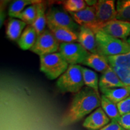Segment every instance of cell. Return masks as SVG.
<instances>
[{"label":"cell","instance_id":"6da1fadb","mask_svg":"<svg viewBox=\"0 0 130 130\" xmlns=\"http://www.w3.org/2000/svg\"><path fill=\"white\" fill-rule=\"evenodd\" d=\"M101 105L100 93L93 89L84 87L75 94L69 109L61 122L62 126L77 122Z\"/></svg>","mask_w":130,"mask_h":130},{"label":"cell","instance_id":"e0dca14e","mask_svg":"<svg viewBox=\"0 0 130 130\" xmlns=\"http://www.w3.org/2000/svg\"><path fill=\"white\" fill-rule=\"evenodd\" d=\"M37 36L35 29L31 25H28L18 40V44L22 50H30L35 45Z\"/></svg>","mask_w":130,"mask_h":130},{"label":"cell","instance_id":"30bf717a","mask_svg":"<svg viewBox=\"0 0 130 130\" xmlns=\"http://www.w3.org/2000/svg\"><path fill=\"white\" fill-rule=\"evenodd\" d=\"M101 30L116 38L124 40L130 36V22L116 19L105 24Z\"/></svg>","mask_w":130,"mask_h":130},{"label":"cell","instance_id":"9a60e30c","mask_svg":"<svg viewBox=\"0 0 130 130\" xmlns=\"http://www.w3.org/2000/svg\"><path fill=\"white\" fill-rule=\"evenodd\" d=\"M83 65L89 66L101 73L105 72L110 67L106 57L99 54H90Z\"/></svg>","mask_w":130,"mask_h":130},{"label":"cell","instance_id":"83f0119b","mask_svg":"<svg viewBox=\"0 0 130 130\" xmlns=\"http://www.w3.org/2000/svg\"><path fill=\"white\" fill-rule=\"evenodd\" d=\"M118 110L119 111L120 115H126L130 113V96L117 104Z\"/></svg>","mask_w":130,"mask_h":130},{"label":"cell","instance_id":"d6986e66","mask_svg":"<svg viewBox=\"0 0 130 130\" xmlns=\"http://www.w3.org/2000/svg\"><path fill=\"white\" fill-rule=\"evenodd\" d=\"M103 95L106 96L114 103L118 104L130 96V86L107 89L102 91Z\"/></svg>","mask_w":130,"mask_h":130},{"label":"cell","instance_id":"5b68a950","mask_svg":"<svg viewBox=\"0 0 130 130\" xmlns=\"http://www.w3.org/2000/svg\"><path fill=\"white\" fill-rule=\"evenodd\" d=\"M58 51L69 65L83 64L90 54L80 43L77 42L60 43Z\"/></svg>","mask_w":130,"mask_h":130},{"label":"cell","instance_id":"3957f363","mask_svg":"<svg viewBox=\"0 0 130 130\" xmlns=\"http://www.w3.org/2000/svg\"><path fill=\"white\" fill-rule=\"evenodd\" d=\"M56 86L63 93H78L84 86L81 66L69 65L66 72L57 80Z\"/></svg>","mask_w":130,"mask_h":130},{"label":"cell","instance_id":"9c48e42d","mask_svg":"<svg viewBox=\"0 0 130 130\" xmlns=\"http://www.w3.org/2000/svg\"><path fill=\"white\" fill-rule=\"evenodd\" d=\"M73 19L80 27H85L96 32L100 31L98 25L94 7L87 6L85 9L76 13H69Z\"/></svg>","mask_w":130,"mask_h":130},{"label":"cell","instance_id":"8992f818","mask_svg":"<svg viewBox=\"0 0 130 130\" xmlns=\"http://www.w3.org/2000/svg\"><path fill=\"white\" fill-rule=\"evenodd\" d=\"M60 43L50 30H46L37 37L35 45L30 51L38 56H43L59 51Z\"/></svg>","mask_w":130,"mask_h":130},{"label":"cell","instance_id":"5bb4252c","mask_svg":"<svg viewBox=\"0 0 130 130\" xmlns=\"http://www.w3.org/2000/svg\"><path fill=\"white\" fill-rule=\"evenodd\" d=\"M122 87H125L124 84L121 82L111 67L102 73L99 81V88L101 92L107 89Z\"/></svg>","mask_w":130,"mask_h":130},{"label":"cell","instance_id":"f1b7e54d","mask_svg":"<svg viewBox=\"0 0 130 130\" xmlns=\"http://www.w3.org/2000/svg\"><path fill=\"white\" fill-rule=\"evenodd\" d=\"M118 123L124 129L126 130H130V113L121 116L119 119Z\"/></svg>","mask_w":130,"mask_h":130},{"label":"cell","instance_id":"44dd1931","mask_svg":"<svg viewBox=\"0 0 130 130\" xmlns=\"http://www.w3.org/2000/svg\"><path fill=\"white\" fill-rule=\"evenodd\" d=\"M83 78L86 87L93 89L99 93V81L98 75L95 71L88 68L81 66Z\"/></svg>","mask_w":130,"mask_h":130},{"label":"cell","instance_id":"4fadbf2b","mask_svg":"<svg viewBox=\"0 0 130 130\" xmlns=\"http://www.w3.org/2000/svg\"><path fill=\"white\" fill-rule=\"evenodd\" d=\"M47 27L60 43L77 42L78 40V32L49 23H47Z\"/></svg>","mask_w":130,"mask_h":130},{"label":"cell","instance_id":"d4e9b609","mask_svg":"<svg viewBox=\"0 0 130 130\" xmlns=\"http://www.w3.org/2000/svg\"><path fill=\"white\" fill-rule=\"evenodd\" d=\"M127 41L130 44V37L128 39ZM107 61L110 65L122 66L130 68V51L127 53L118 55L116 56L105 57Z\"/></svg>","mask_w":130,"mask_h":130},{"label":"cell","instance_id":"277c9868","mask_svg":"<svg viewBox=\"0 0 130 130\" xmlns=\"http://www.w3.org/2000/svg\"><path fill=\"white\" fill-rule=\"evenodd\" d=\"M69 64L59 52L40 57V70L48 79L58 78L66 72Z\"/></svg>","mask_w":130,"mask_h":130},{"label":"cell","instance_id":"2e32d148","mask_svg":"<svg viewBox=\"0 0 130 130\" xmlns=\"http://www.w3.org/2000/svg\"><path fill=\"white\" fill-rule=\"evenodd\" d=\"M27 24L19 19L11 18L6 27V35L11 40L19 39Z\"/></svg>","mask_w":130,"mask_h":130},{"label":"cell","instance_id":"52a82bcc","mask_svg":"<svg viewBox=\"0 0 130 130\" xmlns=\"http://www.w3.org/2000/svg\"><path fill=\"white\" fill-rule=\"evenodd\" d=\"M47 23L58 27H63L78 32L80 26L75 22L70 14L59 7H50L46 12Z\"/></svg>","mask_w":130,"mask_h":130},{"label":"cell","instance_id":"7a4b0ae2","mask_svg":"<svg viewBox=\"0 0 130 130\" xmlns=\"http://www.w3.org/2000/svg\"><path fill=\"white\" fill-rule=\"evenodd\" d=\"M98 54L104 57L116 56L128 53L130 44L127 40L111 36L101 30L95 32Z\"/></svg>","mask_w":130,"mask_h":130},{"label":"cell","instance_id":"8fae6325","mask_svg":"<svg viewBox=\"0 0 130 130\" xmlns=\"http://www.w3.org/2000/svg\"><path fill=\"white\" fill-rule=\"evenodd\" d=\"M110 121L102 107H98L86 118L83 126L88 130H100L108 124Z\"/></svg>","mask_w":130,"mask_h":130},{"label":"cell","instance_id":"7402d4cb","mask_svg":"<svg viewBox=\"0 0 130 130\" xmlns=\"http://www.w3.org/2000/svg\"><path fill=\"white\" fill-rule=\"evenodd\" d=\"M40 2V1L35 0H16L13 1L10 5L8 13L10 17L17 18V16L21 13L25 7H28L31 5L36 4Z\"/></svg>","mask_w":130,"mask_h":130},{"label":"cell","instance_id":"7c38bea8","mask_svg":"<svg viewBox=\"0 0 130 130\" xmlns=\"http://www.w3.org/2000/svg\"><path fill=\"white\" fill-rule=\"evenodd\" d=\"M78 42L90 54H98L95 33L91 29L80 27Z\"/></svg>","mask_w":130,"mask_h":130},{"label":"cell","instance_id":"f546056e","mask_svg":"<svg viewBox=\"0 0 130 130\" xmlns=\"http://www.w3.org/2000/svg\"><path fill=\"white\" fill-rule=\"evenodd\" d=\"M100 130H126L118 122L111 121L106 126L103 127Z\"/></svg>","mask_w":130,"mask_h":130},{"label":"cell","instance_id":"603a6c76","mask_svg":"<svg viewBox=\"0 0 130 130\" xmlns=\"http://www.w3.org/2000/svg\"><path fill=\"white\" fill-rule=\"evenodd\" d=\"M116 19L130 22V0H119L116 3Z\"/></svg>","mask_w":130,"mask_h":130},{"label":"cell","instance_id":"cb8c5ba5","mask_svg":"<svg viewBox=\"0 0 130 130\" xmlns=\"http://www.w3.org/2000/svg\"><path fill=\"white\" fill-rule=\"evenodd\" d=\"M37 4L29 6L17 16L16 18L24 21L28 25H31L35 21L37 14Z\"/></svg>","mask_w":130,"mask_h":130},{"label":"cell","instance_id":"4316f807","mask_svg":"<svg viewBox=\"0 0 130 130\" xmlns=\"http://www.w3.org/2000/svg\"><path fill=\"white\" fill-rule=\"evenodd\" d=\"M84 0H68L64 3V9L69 13H76L87 7Z\"/></svg>","mask_w":130,"mask_h":130},{"label":"cell","instance_id":"ac0fdd59","mask_svg":"<svg viewBox=\"0 0 130 130\" xmlns=\"http://www.w3.org/2000/svg\"><path fill=\"white\" fill-rule=\"evenodd\" d=\"M37 14L36 17L33 24L31 26L35 29L37 35H41L45 30V27L47 25V18H46V7L45 5L42 1L38 3L37 4Z\"/></svg>","mask_w":130,"mask_h":130},{"label":"cell","instance_id":"ffe728a7","mask_svg":"<svg viewBox=\"0 0 130 130\" xmlns=\"http://www.w3.org/2000/svg\"><path fill=\"white\" fill-rule=\"evenodd\" d=\"M101 105L111 121L118 122L121 116L120 115L116 104L114 103L105 96L102 95L101 96Z\"/></svg>","mask_w":130,"mask_h":130},{"label":"cell","instance_id":"ba28073f","mask_svg":"<svg viewBox=\"0 0 130 130\" xmlns=\"http://www.w3.org/2000/svg\"><path fill=\"white\" fill-rule=\"evenodd\" d=\"M100 30L108 22L116 19V7L113 0H99L94 6Z\"/></svg>","mask_w":130,"mask_h":130},{"label":"cell","instance_id":"484cf974","mask_svg":"<svg viewBox=\"0 0 130 130\" xmlns=\"http://www.w3.org/2000/svg\"><path fill=\"white\" fill-rule=\"evenodd\" d=\"M110 67L125 86H130V68L115 65H110Z\"/></svg>","mask_w":130,"mask_h":130}]
</instances>
